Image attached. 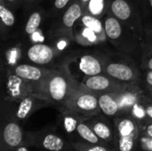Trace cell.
Returning a JSON list of instances; mask_svg holds the SVG:
<instances>
[{
    "mask_svg": "<svg viewBox=\"0 0 152 151\" xmlns=\"http://www.w3.org/2000/svg\"><path fill=\"white\" fill-rule=\"evenodd\" d=\"M77 82L66 68L51 69L44 83L43 96L50 104L61 109L69 100Z\"/></svg>",
    "mask_w": 152,
    "mask_h": 151,
    "instance_id": "1",
    "label": "cell"
},
{
    "mask_svg": "<svg viewBox=\"0 0 152 151\" xmlns=\"http://www.w3.org/2000/svg\"><path fill=\"white\" fill-rule=\"evenodd\" d=\"M114 125L116 129V150H139L140 125L138 122L131 116H120L114 118Z\"/></svg>",
    "mask_w": 152,
    "mask_h": 151,
    "instance_id": "2",
    "label": "cell"
},
{
    "mask_svg": "<svg viewBox=\"0 0 152 151\" xmlns=\"http://www.w3.org/2000/svg\"><path fill=\"white\" fill-rule=\"evenodd\" d=\"M62 108L71 110L86 118L98 116L101 113L98 93L84 86L81 82H77L69 100Z\"/></svg>",
    "mask_w": 152,
    "mask_h": 151,
    "instance_id": "3",
    "label": "cell"
},
{
    "mask_svg": "<svg viewBox=\"0 0 152 151\" xmlns=\"http://www.w3.org/2000/svg\"><path fill=\"white\" fill-rule=\"evenodd\" d=\"M110 12L118 19L124 27L127 28L139 40L142 39V22L136 11L126 0H111L110 4Z\"/></svg>",
    "mask_w": 152,
    "mask_h": 151,
    "instance_id": "4",
    "label": "cell"
},
{
    "mask_svg": "<svg viewBox=\"0 0 152 151\" xmlns=\"http://www.w3.org/2000/svg\"><path fill=\"white\" fill-rule=\"evenodd\" d=\"M27 143L43 151H71L72 144L53 130H42L26 134Z\"/></svg>",
    "mask_w": 152,
    "mask_h": 151,
    "instance_id": "5",
    "label": "cell"
},
{
    "mask_svg": "<svg viewBox=\"0 0 152 151\" xmlns=\"http://www.w3.org/2000/svg\"><path fill=\"white\" fill-rule=\"evenodd\" d=\"M103 70L106 75L123 85H139L141 73L133 65L115 61H103Z\"/></svg>",
    "mask_w": 152,
    "mask_h": 151,
    "instance_id": "6",
    "label": "cell"
},
{
    "mask_svg": "<svg viewBox=\"0 0 152 151\" xmlns=\"http://www.w3.org/2000/svg\"><path fill=\"white\" fill-rule=\"evenodd\" d=\"M4 91L5 100L14 103L19 102L23 98L31 94H36L41 97L37 88L34 85L20 78L10 70H7Z\"/></svg>",
    "mask_w": 152,
    "mask_h": 151,
    "instance_id": "7",
    "label": "cell"
},
{
    "mask_svg": "<svg viewBox=\"0 0 152 151\" xmlns=\"http://www.w3.org/2000/svg\"><path fill=\"white\" fill-rule=\"evenodd\" d=\"M110 93L118 102L121 116H128L133 106L146 96L140 85H124Z\"/></svg>",
    "mask_w": 152,
    "mask_h": 151,
    "instance_id": "8",
    "label": "cell"
},
{
    "mask_svg": "<svg viewBox=\"0 0 152 151\" xmlns=\"http://www.w3.org/2000/svg\"><path fill=\"white\" fill-rule=\"evenodd\" d=\"M50 70L51 69H45L43 66L19 63L10 71H12V73H14L20 78L34 85L37 88L40 96L43 99H45L43 96L44 83H45V80L46 77L48 76Z\"/></svg>",
    "mask_w": 152,
    "mask_h": 151,
    "instance_id": "9",
    "label": "cell"
},
{
    "mask_svg": "<svg viewBox=\"0 0 152 151\" xmlns=\"http://www.w3.org/2000/svg\"><path fill=\"white\" fill-rule=\"evenodd\" d=\"M27 143L22 128L15 118L7 121L2 127L1 133V151H10Z\"/></svg>",
    "mask_w": 152,
    "mask_h": 151,
    "instance_id": "10",
    "label": "cell"
},
{
    "mask_svg": "<svg viewBox=\"0 0 152 151\" xmlns=\"http://www.w3.org/2000/svg\"><path fill=\"white\" fill-rule=\"evenodd\" d=\"M81 84L96 93H110L124 85L105 73L94 76H86L81 81Z\"/></svg>",
    "mask_w": 152,
    "mask_h": 151,
    "instance_id": "11",
    "label": "cell"
},
{
    "mask_svg": "<svg viewBox=\"0 0 152 151\" xmlns=\"http://www.w3.org/2000/svg\"><path fill=\"white\" fill-rule=\"evenodd\" d=\"M47 105L51 104L46 100L39 97L38 95H28L17 102V108L14 112V118L18 122H23L28 119L35 111Z\"/></svg>",
    "mask_w": 152,
    "mask_h": 151,
    "instance_id": "12",
    "label": "cell"
},
{
    "mask_svg": "<svg viewBox=\"0 0 152 151\" xmlns=\"http://www.w3.org/2000/svg\"><path fill=\"white\" fill-rule=\"evenodd\" d=\"M94 130L95 134L105 143L114 146L116 142V129L115 125H111L106 118L94 116L87 117L85 120Z\"/></svg>",
    "mask_w": 152,
    "mask_h": 151,
    "instance_id": "13",
    "label": "cell"
},
{
    "mask_svg": "<svg viewBox=\"0 0 152 151\" xmlns=\"http://www.w3.org/2000/svg\"><path fill=\"white\" fill-rule=\"evenodd\" d=\"M59 109L61 111V125L67 137L71 142H77L76 139L79 141L77 127L80 122L86 120V117H84L65 108H61Z\"/></svg>",
    "mask_w": 152,
    "mask_h": 151,
    "instance_id": "14",
    "label": "cell"
},
{
    "mask_svg": "<svg viewBox=\"0 0 152 151\" xmlns=\"http://www.w3.org/2000/svg\"><path fill=\"white\" fill-rule=\"evenodd\" d=\"M56 54L57 51L51 45L45 44H35L27 50L28 59L31 62L39 66L52 62Z\"/></svg>",
    "mask_w": 152,
    "mask_h": 151,
    "instance_id": "15",
    "label": "cell"
},
{
    "mask_svg": "<svg viewBox=\"0 0 152 151\" xmlns=\"http://www.w3.org/2000/svg\"><path fill=\"white\" fill-rule=\"evenodd\" d=\"M83 13H84V9L79 0H76L73 3H71L62 15L61 18L62 29L67 34L72 36V32L75 24L77 23V20H80Z\"/></svg>",
    "mask_w": 152,
    "mask_h": 151,
    "instance_id": "16",
    "label": "cell"
},
{
    "mask_svg": "<svg viewBox=\"0 0 152 151\" xmlns=\"http://www.w3.org/2000/svg\"><path fill=\"white\" fill-rule=\"evenodd\" d=\"M102 22L106 37H108L112 43L118 44L122 39L124 32V26L121 21L117 19L109 10Z\"/></svg>",
    "mask_w": 152,
    "mask_h": 151,
    "instance_id": "17",
    "label": "cell"
},
{
    "mask_svg": "<svg viewBox=\"0 0 152 151\" xmlns=\"http://www.w3.org/2000/svg\"><path fill=\"white\" fill-rule=\"evenodd\" d=\"M98 101L101 112L106 117L115 118L121 116L118 102L111 93H98Z\"/></svg>",
    "mask_w": 152,
    "mask_h": 151,
    "instance_id": "18",
    "label": "cell"
},
{
    "mask_svg": "<svg viewBox=\"0 0 152 151\" xmlns=\"http://www.w3.org/2000/svg\"><path fill=\"white\" fill-rule=\"evenodd\" d=\"M79 69L85 76H94L104 73L103 60L94 55H84L79 61Z\"/></svg>",
    "mask_w": 152,
    "mask_h": 151,
    "instance_id": "19",
    "label": "cell"
},
{
    "mask_svg": "<svg viewBox=\"0 0 152 151\" xmlns=\"http://www.w3.org/2000/svg\"><path fill=\"white\" fill-rule=\"evenodd\" d=\"M148 96H144L142 99H141L138 102H136L128 116H131L134 119H135L140 126H143L147 123H149L151 120L149 119L147 114H146V103L150 100Z\"/></svg>",
    "mask_w": 152,
    "mask_h": 151,
    "instance_id": "20",
    "label": "cell"
},
{
    "mask_svg": "<svg viewBox=\"0 0 152 151\" xmlns=\"http://www.w3.org/2000/svg\"><path fill=\"white\" fill-rule=\"evenodd\" d=\"M77 134L79 141L90 144H107L102 142L94 132L92 127L84 120L80 122L77 127Z\"/></svg>",
    "mask_w": 152,
    "mask_h": 151,
    "instance_id": "21",
    "label": "cell"
},
{
    "mask_svg": "<svg viewBox=\"0 0 152 151\" xmlns=\"http://www.w3.org/2000/svg\"><path fill=\"white\" fill-rule=\"evenodd\" d=\"M80 22H81L82 26L94 31L98 36H106V34L104 31V27H103V22H102L100 18L95 17L90 13L84 12L80 19Z\"/></svg>",
    "mask_w": 152,
    "mask_h": 151,
    "instance_id": "22",
    "label": "cell"
},
{
    "mask_svg": "<svg viewBox=\"0 0 152 151\" xmlns=\"http://www.w3.org/2000/svg\"><path fill=\"white\" fill-rule=\"evenodd\" d=\"M110 4V0H90L84 12L90 13L101 19L109 12Z\"/></svg>",
    "mask_w": 152,
    "mask_h": 151,
    "instance_id": "23",
    "label": "cell"
},
{
    "mask_svg": "<svg viewBox=\"0 0 152 151\" xmlns=\"http://www.w3.org/2000/svg\"><path fill=\"white\" fill-rule=\"evenodd\" d=\"M74 151H117L114 146L109 144H90L82 141L71 142Z\"/></svg>",
    "mask_w": 152,
    "mask_h": 151,
    "instance_id": "24",
    "label": "cell"
},
{
    "mask_svg": "<svg viewBox=\"0 0 152 151\" xmlns=\"http://www.w3.org/2000/svg\"><path fill=\"white\" fill-rule=\"evenodd\" d=\"M42 23V14L40 12H33L28 17L25 25V32L27 35H33L40 27Z\"/></svg>",
    "mask_w": 152,
    "mask_h": 151,
    "instance_id": "25",
    "label": "cell"
},
{
    "mask_svg": "<svg viewBox=\"0 0 152 151\" xmlns=\"http://www.w3.org/2000/svg\"><path fill=\"white\" fill-rule=\"evenodd\" d=\"M0 18L3 25L12 27L15 23V16L9 7L4 4V0H0Z\"/></svg>",
    "mask_w": 152,
    "mask_h": 151,
    "instance_id": "26",
    "label": "cell"
},
{
    "mask_svg": "<svg viewBox=\"0 0 152 151\" xmlns=\"http://www.w3.org/2000/svg\"><path fill=\"white\" fill-rule=\"evenodd\" d=\"M20 48L19 46H14L9 49L5 53V59L7 64V70L12 69L16 65H18V61L20 59Z\"/></svg>",
    "mask_w": 152,
    "mask_h": 151,
    "instance_id": "27",
    "label": "cell"
},
{
    "mask_svg": "<svg viewBox=\"0 0 152 151\" xmlns=\"http://www.w3.org/2000/svg\"><path fill=\"white\" fill-rule=\"evenodd\" d=\"M139 150L141 151H152V136L143 133L140 129Z\"/></svg>",
    "mask_w": 152,
    "mask_h": 151,
    "instance_id": "28",
    "label": "cell"
},
{
    "mask_svg": "<svg viewBox=\"0 0 152 151\" xmlns=\"http://www.w3.org/2000/svg\"><path fill=\"white\" fill-rule=\"evenodd\" d=\"M142 67L144 70H152V52H147L143 57Z\"/></svg>",
    "mask_w": 152,
    "mask_h": 151,
    "instance_id": "29",
    "label": "cell"
},
{
    "mask_svg": "<svg viewBox=\"0 0 152 151\" xmlns=\"http://www.w3.org/2000/svg\"><path fill=\"white\" fill-rule=\"evenodd\" d=\"M143 83L146 88L152 92V70H145Z\"/></svg>",
    "mask_w": 152,
    "mask_h": 151,
    "instance_id": "30",
    "label": "cell"
},
{
    "mask_svg": "<svg viewBox=\"0 0 152 151\" xmlns=\"http://www.w3.org/2000/svg\"><path fill=\"white\" fill-rule=\"evenodd\" d=\"M69 2H70V0H54L53 1L54 9L55 10H62L69 4Z\"/></svg>",
    "mask_w": 152,
    "mask_h": 151,
    "instance_id": "31",
    "label": "cell"
},
{
    "mask_svg": "<svg viewBox=\"0 0 152 151\" xmlns=\"http://www.w3.org/2000/svg\"><path fill=\"white\" fill-rule=\"evenodd\" d=\"M140 129L146 134L152 136V121H150L143 126H140Z\"/></svg>",
    "mask_w": 152,
    "mask_h": 151,
    "instance_id": "32",
    "label": "cell"
},
{
    "mask_svg": "<svg viewBox=\"0 0 152 151\" xmlns=\"http://www.w3.org/2000/svg\"><path fill=\"white\" fill-rule=\"evenodd\" d=\"M146 114L149 119L152 121V98H151L146 103Z\"/></svg>",
    "mask_w": 152,
    "mask_h": 151,
    "instance_id": "33",
    "label": "cell"
},
{
    "mask_svg": "<svg viewBox=\"0 0 152 151\" xmlns=\"http://www.w3.org/2000/svg\"><path fill=\"white\" fill-rule=\"evenodd\" d=\"M10 151H29L28 148V143H23L21 145H20L19 147L15 148L14 150H12Z\"/></svg>",
    "mask_w": 152,
    "mask_h": 151,
    "instance_id": "34",
    "label": "cell"
},
{
    "mask_svg": "<svg viewBox=\"0 0 152 151\" xmlns=\"http://www.w3.org/2000/svg\"><path fill=\"white\" fill-rule=\"evenodd\" d=\"M4 2L7 6H14L17 3L20 2V0H4Z\"/></svg>",
    "mask_w": 152,
    "mask_h": 151,
    "instance_id": "35",
    "label": "cell"
},
{
    "mask_svg": "<svg viewBox=\"0 0 152 151\" xmlns=\"http://www.w3.org/2000/svg\"><path fill=\"white\" fill-rule=\"evenodd\" d=\"M89 1H90V0H79V2L81 3V4H82V6H83L84 11H85V9H86V7L87 4L89 3Z\"/></svg>",
    "mask_w": 152,
    "mask_h": 151,
    "instance_id": "36",
    "label": "cell"
},
{
    "mask_svg": "<svg viewBox=\"0 0 152 151\" xmlns=\"http://www.w3.org/2000/svg\"><path fill=\"white\" fill-rule=\"evenodd\" d=\"M23 1H24V3H25L26 4H30V3L35 2V0H23Z\"/></svg>",
    "mask_w": 152,
    "mask_h": 151,
    "instance_id": "37",
    "label": "cell"
},
{
    "mask_svg": "<svg viewBox=\"0 0 152 151\" xmlns=\"http://www.w3.org/2000/svg\"><path fill=\"white\" fill-rule=\"evenodd\" d=\"M149 3H150V5H151V7L152 9V0H149Z\"/></svg>",
    "mask_w": 152,
    "mask_h": 151,
    "instance_id": "38",
    "label": "cell"
},
{
    "mask_svg": "<svg viewBox=\"0 0 152 151\" xmlns=\"http://www.w3.org/2000/svg\"><path fill=\"white\" fill-rule=\"evenodd\" d=\"M151 98H152V97H151Z\"/></svg>",
    "mask_w": 152,
    "mask_h": 151,
    "instance_id": "39",
    "label": "cell"
}]
</instances>
